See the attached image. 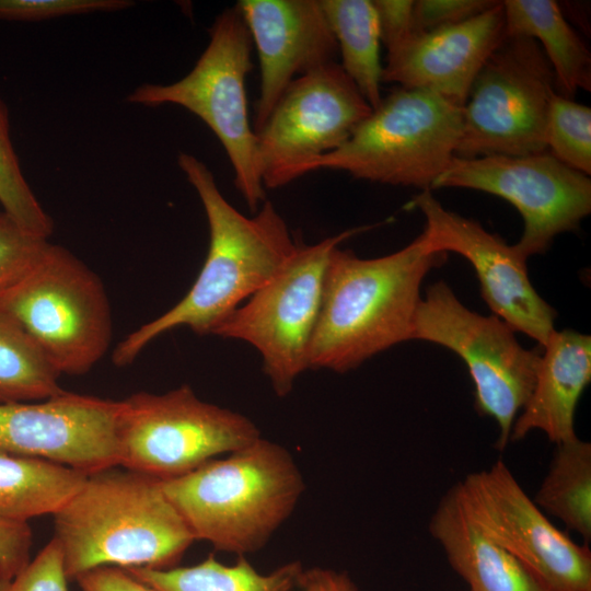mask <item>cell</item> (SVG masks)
<instances>
[{"label": "cell", "instance_id": "7a4b0ae2", "mask_svg": "<svg viewBox=\"0 0 591 591\" xmlns=\"http://www.w3.org/2000/svg\"><path fill=\"white\" fill-rule=\"evenodd\" d=\"M447 258L421 233L392 254L361 258L335 247L329 256L309 368L344 373L410 339L426 275Z\"/></svg>", "mask_w": 591, "mask_h": 591}, {"label": "cell", "instance_id": "1f68e13d", "mask_svg": "<svg viewBox=\"0 0 591 591\" xmlns=\"http://www.w3.org/2000/svg\"><path fill=\"white\" fill-rule=\"evenodd\" d=\"M496 3L495 0L414 1V33H426L462 23L485 12Z\"/></svg>", "mask_w": 591, "mask_h": 591}, {"label": "cell", "instance_id": "4dcf8cb0", "mask_svg": "<svg viewBox=\"0 0 591 591\" xmlns=\"http://www.w3.org/2000/svg\"><path fill=\"white\" fill-rule=\"evenodd\" d=\"M63 555L53 537L0 591H69Z\"/></svg>", "mask_w": 591, "mask_h": 591}, {"label": "cell", "instance_id": "603a6c76", "mask_svg": "<svg viewBox=\"0 0 591 591\" xmlns=\"http://www.w3.org/2000/svg\"><path fill=\"white\" fill-rule=\"evenodd\" d=\"M334 34L345 73L374 109L381 103L383 66L372 0H318Z\"/></svg>", "mask_w": 591, "mask_h": 591}, {"label": "cell", "instance_id": "f1b7e54d", "mask_svg": "<svg viewBox=\"0 0 591 591\" xmlns=\"http://www.w3.org/2000/svg\"><path fill=\"white\" fill-rule=\"evenodd\" d=\"M48 244L0 212V301L32 273Z\"/></svg>", "mask_w": 591, "mask_h": 591}, {"label": "cell", "instance_id": "e575fe53", "mask_svg": "<svg viewBox=\"0 0 591 591\" xmlns=\"http://www.w3.org/2000/svg\"><path fill=\"white\" fill-rule=\"evenodd\" d=\"M74 581L81 591H158L124 568L104 566L79 575Z\"/></svg>", "mask_w": 591, "mask_h": 591}, {"label": "cell", "instance_id": "cb8c5ba5", "mask_svg": "<svg viewBox=\"0 0 591 591\" xmlns=\"http://www.w3.org/2000/svg\"><path fill=\"white\" fill-rule=\"evenodd\" d=\"M302 569V564L293 560L260 573L245 556L224 565L209 555L193 566L126 570L158 591H293Z\"/></svg>", "mask_w": 591, "mask_h": 591}, {"label": "cell", "instance_id": "4316f807", "mask_svg": "<svg viewBox=\"0 0 591 591\" xmlns=\"http://www.w3.org/2000/svg\"><path fill=\"white\" fill-rule=\"evenodd\" d=\"M9 113L0 97V204L25 231L48 239L54 223L27 184L10 138Z\"/></svg>", "mask_w": 591, "mask_h": 591}, {"label": "cell", "instance_id": "d4e9b609", "mask_svg": "<svg viewBox=\"0 0 591 591\" xmlns=\"http://www.w3.org/2000/svg\"><path fill=\"white\" fill-rule=\"evenodd\" d=\"M544 512L591 542V443L578 437L556 444L534 498Z\"/></svg>", "mask_w": 591, "mask_h": 591}, {"label": "cell", "instance_id": "d6986e66", "mask_svg": "<svg viewBox=\"0 0 591 591\" xmlns=\"http://www.w3.org/2000/svg\"><path fill=\"white\" fill-rule=\"evenodd\" d=\"M591 381V337L554 331L543 347L533 390L517 416L510 441L540 430L555 444L576 437L575 413Z\"/></svg>", "mask_w": 591, "mask_h": 591}, {"label": "cell", "instance_id": "8fae6325", "mask_svg": "<svg viewBox=\"0 0 591 591\" xmlns=\"http://www.w3.org/2000/svg\"><path fill=\"white\" fill-rule=\"evenodd\" d=\"M555 92V74L538 43L506 34L476 76L462 107L455 155L547 151V116Z\"/></svg>", "mask_w": 591, "mask_h": 591}, {"label": "cell", "instance_id": "5bb4252c", "mask_svg": "<svg viewBox=\"0 0 591 591\" xmlns=\"http://www.w3.org/2000/svg\"><path fill=\"white\" fill-rule=\"evenodd\" d=\"M371 112L338 61L296 79L255 132L264 187L299 178L305 164L340 148Z\"/></svg>", "mask_w": 591, "mask_h": 591}, {"label": "cell", "instance_id": "30bf717a", "mask_svg": "<svg viewBox=\"0 0 591 591\" xmlns=\"http://www.w3.org/2000/svg\"><path fill=\"white\" fill-rule=\"evenodd\" d=\"M370 227L344 231L313 245L298 244L276 274L236 308L212 335L252 345L275 393L288 395L309 369L324 278L333 250Z\"/></svg>", "mask_w": 591, "mask_h": 591}, {"label": "cell", "instance_id": "484cf974", "mask_svg": "<svg viewBox=\"0 0 591 591\" xmlns=\"http://www.w3.org/2000/svg\"><path fill=\"white\" fill-rule=\"evenodd\" d=\"M60 374L9 313L0 309V404L37 402L65 390Z\"/></svg>", "mask_w": 591, "mask_h": 591}, {"label": "cell", "instance_id": "7c38bea8", "mask_svg": "<svg viewBox=\"0 0 591 591\" xmlns=\"http://www.w3.org/2000/svg\"><path fill=\"white\" fill-rule=\"evenodd\" d=\"M473 523L513 556L543 591H591V551L557 529L497 460L454 485Z\"/></svg>", "mask_w": 591, "mask_h": 591}, {"label": "cell", "instance_id": "ba28073f", "mask_svg": "<svg viewBox=\"0 0 591 591\" xmlns=\"http://www.w3.org/2000/svg\"><path fill=\"white\" fill-rule=\"evenodd\" d=\"M259 437L248 417L200 399L189 385L137 392L120 399L118 466L172 479Z\"/></svg>", "mask_w": 591, "mask_h": 591}, {"label": "cell", "instance_id": "836d02e7", "mask_svg": "<svg viewBox=\"0 0 591 591\" xmlns=\"http://www.w3.org/2000/svg\"><path fill=\"white\" fill-rule=\"evenodd\" d=\"M386 50L397 46L414 33L412 0H372Z\"/></svg>", "mask_w": 591, "mask_h": 591}, {"label": "cell", "instance_id": "8992f818", "mask_svg": "<svg viewBox=\"0 0 591 591\" xmlns=\"http://www.w3.org/2000/svg\"><path fill=\"white\" fill-rule=\"evenodd\" d=\"M209 34L206 49L185 77L169 84L143 83L127 102L147 107L177 105L199 117L221 142L234 184L256 212L265 201V187L245 89L253 43L236 4L217 15Z\"/></svg>", "mask_w": 591, "mask_h": 591}, {"label": "cell", "instance_id": "e0dca14e", "mask_svg": "<svg viewBox=\"0 0 591 591\" xmlns=\"http://www.w3.org/2000/svg\"><path fill=\"white\" fill-rule=\"evenodd\" d=\"M236 7L259 63L256 132L296 79L337 61L338 47L318 0H240Z\"/></svg>", "mask_w": 591, "mask_h": 591}, {"label": "cell", "instance_id": "ffe728a7", "mask_svg": "<svg viewBox=\"0 0 591 591\" xmlns=\"http://www.w3.org/2000/svg\"><path fill=\"white\" fill-rule=\"evenodd\" d=\"M429 532L470 591H543L513 556L473 523L454 486L433 511Z\"/></svg>", "mask_w": 591, "mask_h": 591}, {"label": "cell", "instance_id": "6da1fadb", "mask_svg": "<svg viewBox=\"0 0 591 591\" xmlns=\"http://www.w3.org/2000/svg\"><path fill=\"white\" fill-rule=\"evenodd\" d=\"M177 164L202 204L209 225L208 253L183 299L115 347L112 358L117 367L129 366L151 341L176 327L212 334L276 274L298 245L271 201L265 200L254 216L246 217L223 197L200 160L181 152Z\"/></svg>", "mask_w": 591, "mask_h": 591}, {"label": "cell", "instance_id": "5b68a950", "mask_svg": "<svg viewBox=\"0 0 591 591\" xmlns=\"http://www.w3.org/2000/svg\"><path fill=\"white\" fill-rule=\"evenodd\" d=\"M462 107L434 93L396 88L335 151L305 164L299 177L318 170L355 178L431 190L455 157Z\"/></svg>", "mask_w": 591, "mask_h": 591}, {"label": "cell", "instance_id": "d6a6232c", "mask_svg": "<svg viewBox=\"0 0 591 591\" xmlns=\"http://www.w3.org/2000/svg\"><path fill=\"white\" fill-rule=\"evenodd\" d=\"M33 533L28 522L0 519V587L30 563Z\"/></svg>", "mask_w": 591, "mask_h": 591}, {"label": "cell", "instance_id": "52a82bcc", "mask_svg": "<svg viewBox=\"0 0 591 591\" xmlns=\"http://www.w3.org/2000/svg\"><path fill=\"white\" fill-rule=\"evenodd\" d=\"M61 374L88 373L113 336L101 278L67 248L49 242L32 273L2 301Z\"/></svg>", "mask_w": 591, "mask_h": 591}, {"label": "cell", "instance_id": "d590c367", "mask_svg": "<svg viewBox=\"0 0 591 591\" xmlns=\"http://www.w3.org/2000/svg\"><path fill=\"white\" fill-rule=\"evenodd\" d=\"M299 591H359L357 584L345 571L331 568H303L299 575Z\"/></svg>", "mask_w": 591, "mask_h": 591}, {"label": "cell", "instance_id": "9a60e30c", "mask_svg": "<svg viewBox=\"0 0 591 591\" xmlns=\"http://www.w3.org/2000/svg\"><path fill=\"white\" fill-rule=\"evenodd\" d=\"M414 206L426 220L422 232L436 253L454 252L475 269L480 293L494 315L543 348L554 333L556 311L532 286L526 260L499 235L477 221L445 209L431 190H421Z\"/></svg>", "mask_w": 591, "mask_h": 591}, {"label": "cell", "instance_id": "277c9868", "mask_svg": "<svg viewBox=\"0 0 591 591\" xmlns=\"http://www.w3.org/2000/svg\"><path fill=\"white\" fill-rule=\"evenodd\" d=\"M161 484L195 540L237 556L263 548L305 490L291 453L263 437Z\"/></svg>", "mask_w": 591, "mask_h": 591}, {"label": "cell", "instance_id": "4fadbf2b", "mask_svg": "<svg viewBox=\"0 0 591 591\" xmlns=\"http://www.w3.org/2000/svg\"><path fill=\"white\" fill-rule=\"evenodd\" d=\"M468 188L496 195L518 209L523 232L514 250L525 260L548 250L591 211V179L548 151L528 155L454 157L433 188Z\"/></svg>", "mask_w": 591, "mask_h": 591}, {"label": "cell", "instance_id": "44dd1931", "mask_svg": "<svg viewBox=\"0 0 591 591\" xmlns=\"http://www.w3.org/2000/svg\"><path fill=\"white\" fill-rule=\"evenodd\" d=\"M505 31L535 39L546 56L557 93L572 99L591 90V54L554 0H505Z\"/></svg>", "mask_w": 591, "mask_h": 591}, {"label": "cell", "instance_id": "7402d4cb", "mask_svg": "<svg viewBox=\"0 0 591 591\" xmlns=\"http://www.w3.org/2000/svg\"><path fill=\"white\" fill-rule=\"evenodd\" d=\"M85 473L0 450V519L28 522L54 514L82 486Z\"/></svg>", "mask_w": 591, "mask_h": 591}, {"label": "cell", "instance_id": "9c48e42d", "mask_svg": "<svg viewBox=\"0 0 591 591\" xmlns=\"http://www.w3.org/2000/svg\"><path fill=\"white\" fill-rule=\"evenodd\" d=\"M514 331L496 315L467 309L444 282L421 297L410 339L441 345L466 363L475 387V408L498 426L495 447L503 450L513 422L534 386L541 356L525 349Z\"/></svg>", "mask_w": 591, "mask_h": 591}, {"label": "cell", "instance_id": "f546056e", "mask_svg": "<svg viewBox=\"0 0 591 591\" xmlns=\"http://www.w3.org/2000/svg\"><path fill=\"white\" fill-rule=\"evenodd\" d=\"M132 4L129 0H0V20L38 22L61 16L116 12Z\"/></svg>", "mask_w": 591, "mask_h": 591}, {"label": "cell", "instance_id": "2e32d148", "mask_svg": "<svg viewBox=\"0 0 591 591\" xmlns=\"http://www.w3.org/2000/svg\"><path fill=\"white\" fill-rule=\"evenodd\" d=\"M120 401L63 391L0 404V450L43 459L85 474L118 466Z\"/></svg>", "mask_w": 591, "mask_h": 591}, {"label": "cell", "instance_id": "ac0fdd59", "mask_svg": "<svg viewBox=\"0 0 591 591\" xmlns=\"http://www.w3.org/2000/svg\"><path fill=\"white\" fill-rule=\"evenodd\" d=\"M505 35L501 1L462 23L413 33L387 50L382 82L425 90L463 107L476 76Z\"/></svg>", "mask_w": 591, "mask_h": 591}, {"label": "cell", "instance_id": "83f0119b", "mask_svg": "<svg viewBox=\"0 0 591 591\" xmlns=\"http://www.w3.org/2000/svg\"><path fill=\"white\" fill-rule=\"evenodd\" d=\"M547 151L567 166L591 173V108L555 92L551 99Z\"/></svg>", "mask_w": 591, "mask_h": 591}, {"label": "cell", "instance_id": "3957f363", "mask_svg": "<svg viewBox=\"0 0 591 591\" xmlns=\"http://www.w3.org/2000/svg\"><path fill=\"white\" fill-rule=\"evenodd\" d=\"M53 518L69 580L104 566L172 568L196 541L161 480L121 466L88 474Z\"/></svg>", "mask_w": 591, "mask_h": 591}]
</instances>
